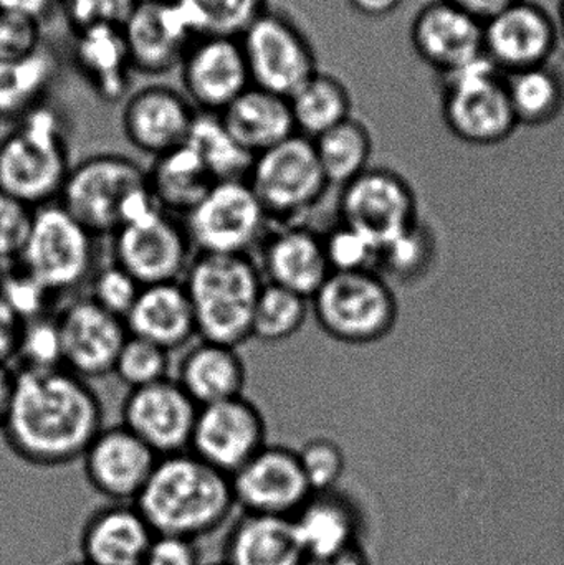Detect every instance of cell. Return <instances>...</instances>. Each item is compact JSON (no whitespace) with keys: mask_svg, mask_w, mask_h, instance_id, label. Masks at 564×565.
<instances>
[{"mask_svg":"<svg viewBox=\"0 0 564 565\" xmlns=\"http://www.w3.org/2000/svg\"><path fill=\"white\" fill-rule=\"evenodd\" d=\"M103 425L102 398L89 381L65 367L17 371L2 434L25 463L58 468L82 460Z\"/></svg>","mask_w":564,"mask_h":565,"instance_id":"6da1fadb","label":"cell"},{"mask_svg":"<svg viewBox=\"0 0 564 565\" xmlns=\"http://www.w3.org/2000/svg\"><path fill=\"white\" fill-rule=\"evenodd\" d=\"M135 504L156 534L192 541L224 526L237 508L231 477L192 451L159 458Z\"/></svg>","mask_w":564,"mask_h":565,"instance_id":"7a4b0ae2","label":"cell"},{"mask_svg":"<svg viewBox=\"0 0 564 565\" xmlns=\"http://www.w3.org/2000/svg\"><path fill=\"white\" fill-rule=\"evenodd\" d=\"M204 341L241 348L252 339V321L265 280L251 255L195 254L182 280Z\"/></svg>","mask_w":564,"mask_h":565,"instance_id":"3957f363","label":"cell"},{"mask_svg":"<svg viewBox=\"0 0 564 565\" xmlns=\"http://www.w3.org/2000/svg\"><path fill=\"white\" fill-rule=\"evenodd\" d=\"M60 205L95 237L158 211L148 172L121 154H95L70 169Z\"/></svg>","mask_w":564,"mask_h":565,"instance_id":"277c9868","label":"cell"},{"mask_svg":"<svg viewBox=\"0 0 564 565\" xmlns=\"http://www.w3.org/2000/svg\"><path fill=\"white\" fill-rule=\"evenodd\" d=\"M72 166L68 126L45 103L0 139V191L30 207L58 201Z\"/></svg>","mask_w":564,"mask_h":565,"instance_id":"5b68a950","label":"cell"},{"mask_svg":"<svg viewBox=\"0 0 564 565\" xmlns=\"http://www.w3.org/2000/svg\"><path fill=\"white\" fill-rule=\"evenodd\" d=\"M443 116L456 138L476 146L506 141L515 131V113L506 75L486 55L439 76Z\"/></svg>","mask_w":564,"mask_h":565,"instance_id":"8992f818","label":"cell"},{"mask_svg":"<svg viewBox=\"0 0 564 565\" xmlns=\"http://www.w3.org/2000/svg\"><path fill=\"white\" fill-rule=\"evenodd\" d=\"M318 326L347 344H370L396 322L393 289L377 271H333L310 299Z\"/></svg>","mask_w":564,"mask_h":565,"instance_id":"52a82bcc","label":"cell"},{"mask_svg":"<svg viewBox=\"0 0 564 565\" xmlns=\"http://www.w3.org/2000/svg\"><path fill=\"white\" fill-rule=\"evenodd\" d=\"M247 182L268 221L277 225L295 224V218L313 209L330 188L313 141L298 132L255 156Z\"/></svg>","mask_w":564,"mask_h":565,"instance_id":"ba28073f","label":"cell"},{"mask_svg":"<svg viewBox=\"0 0 564 565\" xmlns=\"http://www.w3.org/2000/svg\"><path fill=\"white\" fill-rule=\"evenodd\" d=\"M95 238L58 202H52L35 209L17 264L53 295L70 291L92 277Z\"/></svg>","mask_w":564,"mask_h":565,"instance_id":"9c48e42d","label":"cell"},{"mask_svg":"<svg viewBox=\"0 0 564 565\" xmlns=\"http://www.w3.org/2000/svg\"><path fill=\"white\" fill-rule=\"evenodd\" d=\"M184 218L198 254L248 255L270 227L267 212L247 181L215 182Z\"/></svg>","mask_w":564,"mask_h":565,"instance_id":"30bf717a","label":"cell"},{"mask_svg":"<svg viewBox=\"0 0 564 565\" xmlns=\"http://www.w3.org/2000/svg\"><path fill=\"white\" fill-rule=\"evenodd\" d=\"M238 42L257 88L290 98L318 73L310 40L281 13L265 10Z\"/></svg>","mask_w":564,"mask_h":565,"instance_id":"8fae6325","label":"cell"},{"mask_svg":"<svg viewBox=\"0 0 564 565\" xmlns=\"http://www.w3.org/2000/svg\"><path fill=\"white\" fill-rule=\"evenodd\" d=\"M111 237L115 264L141 286L181 281L194 257L184 224L161 209L128 222Z\"/></svg>","mask_w":564,"mask_h":565,"instance_id":"7c38bea8","label":"cell"},{"mask_svg":"<svg viewBox=\"0 0 564 565\" xmlns=\"http://www.w3.org/2000/svg\"><path fill=\"white\" fill-rule=\"evenodd\" d=\"M267 445L264 412L241 395L199 407L189 451L232 477Z\"/></svg>","mask_w":564,"mask_h":565,"instance_id":"4fadbf2b","label":"cell"},{"mask_svg":"<svg viewBox=\"0 0 564 565\" xmlns=\"http://www.w3.org/2000/svg\"><path fill=\"white\" fill-rule=\"evenodd\" d=\"M340 212L341 224L360 232L377 248L417 224L413 189L390 169L368 168L344 185Z\"/></svg>","mask_w":564,"mask_h":565,"instance_id":"5bb4252c","label":"cell"},{"mask_svg":"<svg viewBox=\"0 0 564 565\" xmlns=\"http://www.w3.org/2000/svg\"><path fill=\"white\" fill-rule=\"evenodd\" d=\"M235 507L247 514L294 518L313 494L297 450L267 445L231 477Z\"/></svg>","mask_w":564,"mask_h":565,"instance_id":"9a60e30c","label":"cell"},{"mask_svg":"<svg viewBox=\"0 0 564 565\" xmlns=\"http://www.w3.org/2000/svg\"><path fill=\"white\" fill-rule=\"evenodd\" d=\"M55 318L66 371L85 381L113 374L116 358L129 335L125 319L106 311L88 296L73 299Z\"/></svg>","mask_w":564,"mask_h":565,"instance_id":"2e32d148","label":"cell"},{"mask_svg":"<svg viewBox=\"0 0 564 565\" xmlns=\"http://www.w3.org/2000/svg\"><path fill=\"white\" fill-rule=\"evenodd\" d=\"M199 405L174 379L131 388L123 398L121 425L158 457L189 451Z\"/></svg>","mask_w":564,"mask_h":565,"instance_id":"e0dca14e","label":"cell"},{"mask_svg":"<svg viewBox=\"0 0 564 565\" xmlns=\"http://www.w3.org/2000/svg\"><path fill=\"white\" fill-rule=\"evenodd\" d=\"M558 45L556 20L530 0H519L483 23V53L503 75L549 65Z\"/></svg>","mask_w":564,"mask_h":565,"instance_id":"ac0fdd59","label":"cell"},{"mask_svg":"<svg viewBox=\"0 0 564 565\" xmlns=\"http://www.w3.org/2000/svg\"><path fill=\"white\" fill-rule=\"evenodd\" d=\"M161 457L125 425L103 427L82 457L86 481L109 503H135Z\"/></svg>","mask_w":564,"mask_h":565,"instance_id":"d6986e66","label":"cell"},{"mask_svg":"<svg viewBox=\"0 0 564 565\" xmlns=\"http://www.w3.org/2000/svg\"><path fill=\"white\" fill-rule=\"evenodd\" d=\"M179 68L185 98L202 113L221 115L252 86L238 39H195Z\"/></svg>","mask_w":564,"mask_h":565,"instance_id":"ffe728a7","label":"cell"},{"mask_svg":"<svg viewBox=\"0 0 564 565\" xmlns=\"http://www.w3.org/2000/svg\"><path fill=\"white\" fill-rule=\"evenodd\" d=\"M121 32L135 72L152 76L179 68L195 40L174 0H139Z\"/></svg>","mask_w":564,"mask_h":565,"instance_id":"44dd1931","label":"cell"},{"mask_svg":"<svg viewBox=\"0 0 564 565\" xmlns=\"http://www.w3.org/2000/svg\"><path fill=\"white\" fill-rule=\"evenodd\" d=\"M411 43L416 55L437 76L486 55L483 23L449 0L426 3L414 17Z\"/></svg>","mask_w":564,"mask_h":565,"instance_id":"7402d4cb","label":"cell"},{"mask_svg":"<svg viewBox=\"0 0 564 565\" xmlns=\"http://www.w3.org/2000/svg\"><path fill=\"white\" fill-rule=\"evenodd\" d=\"M195 115L185 95L168 86H146L128 96L121 128L132 148L159 158L185 145Z\"/></svg>","mask_w":564,"mask_h":565,"instance_id":"603a6c76","label":"cell"},{"mask_svg":"<svg viewBox=\"0 0 564 565\" xmlns=\"http://www.w3.org/2000/svg\"><path fill=\"white\" fill-rule=\"evenodd\" d=\"M264 280L311 299L333 271L323 235L298 224L277 225L260 245Z\"/></svg>","mask_w":564,"mask_h":565,"instance_id":"cb8c5ba5","label":"cell"},{"mask_svg":"<svg viewBox=\"0 0 564 565\" xmlns=\"http://www.w3.org/2000/svg\"><path fill=\"white\" fill-rule=\"evenodd\" d=\"M156 533L135 503H109L86 520L79 536L86 565H145Z\"/></svg>","mask_w":564,"mask_h":565,"instance_id":"d4e9b609","label":"cell"},{"mask_svg":"<svg viewBox=\"0 0 564 565\" xmlns=\"http://www.w3.org/2000/svg\"><path fill=\"white\" fill-rule=\"evenodd\" d=\"M125 324L129 334L169 352L179 351L198 338L194 309L182 281L142 286Z\"/></svg>","mask_w":564,"mask_h":565,"instance_id":"484cf974","label":"cell"},{"mask_svg":"<svg viewBox=\"0 0 564 565\" xmlns=\"http://www.w3.org/2000/svg\"><path fill=\"white\" fill-rule=\"evenodd\" d=\"M174 381L204 407L245 395L247 364L238 348L199 339L181 355Z\"/></svg>","mask_w":564,"mask_h":565,"instance_id":"4316f807","label":"cell"},{"mask_svg":"<svg viewBox=\"0 0 564 565\" xmlns=\"http://www.w3.org/2000/svg\"><path fill=\"white\" fill-rule=\"evenodd\" d=\"M291 523L307 559L333 556L360 546V513L353 501L340 491L311 494Z\"/></svg>","mask_w":564,"mask_h":565,"instance_id":"83f0119b","label":"cell"},{"mask_svg":"<svg viewBox=\"0 0 564 565\" xmlns=\"http://www.w3.org/2000/svg\"><path fill=\"white\" fill-rule=\"evenodd\" d=\"M73 63L86 85L103 102L126 98L135 68L121 29L95 26L73 32Z\"/></svg>","mask_w":564,"mask_h":565,"instance_id":"f1b7e54d","label":"cell"},{"mask_svg":"<svg viewBox=\"0 0 564 565\" xmlns=\"http://www.w3.org/2000/svg\"><path fill=\"white\" fill-rule=\"evenodd\" d=\"M219 116L235 141L254 158L297 135L288 98L257 86L242 93Z\"/></svg>","mask_w":564,"mask_h":565,"instance_id":"f546056e","label":"cell"},{"mask_svg":"<svg viewBox=\"0 0 564 565\" xmlns=\"http://www.w3.org/2000/svg\"><path fill=\"white\" fill-rule=\"evenodd\" d=\"M307 561L290 518L242 514L224 544L227 565H304Z\"/></svg>","mask_w":564,"mask_h":565,"instance_id":"4dcf8cb0","label":"cell"},{"mask_svg":"<svg viewBox=\"0 0 564 565\" xmlns=\"http://www.w3.org/2000/svg\"><path fill=\"white\" fill-rule=\"evenodd\" d=\"M148 172L149 191L161 211L188 215L215 184L201 159L188 145L155 158Z\"/></svg>","mask_w":564,"mask_h":565,"instance_id":"1f68e13d","label":"cell"},{"mask_svg":"<svg viewBox=\"0 0 564 565\" xmlns=\"http://www.w3.org/2000/svg\"><path fill=\"white\" fill-rule=\"evenodd\" d=\"M56 76V58L46 46L19 60H0V122L15 125L45 103Z\"/></svg>","mask_w":564,"mask_h":565,"instance_id":"d6a6232c","label":"cell"},{"mask_svg":"<svg viewBox=\"0 0 564 565\" xmlns=\"http://www.w3.org/2000/svg\"><path fill=\"white\" fill-rule=\"evenodd\" d=\"M298 135L315 139L351 118V96L337 76L315 73L288 98Z\"/></svg>","mask_w":564,"mask_h":565,"instance_id":"836d02e7","label":"cell"},{"mask_svg":"<svg viewBox=\"0 0 564 565\" xmlns=\"http://www.w3.org/2000/svg\"><path fill=\"white\" fill-rule=\"evenodd\" d=\"M185 145L215 182L247 181L254 156L235 141L221 116L198 111Z\"/></svg>","mask_w":564,"mask_h":565,"instance_id":"e575fe53","label":"cell"},{"mask_svg":"<svg viewBox=\"0 0 564 565\" xmlns=\"http://www.w3.org/2000/svg\"><path fill=\"white\" fill-rule=\"evenodd\" d=\"M506 83L519 125L545 126L562 115L564 78L550 63L506 75Z\"/></svg>","mask_w":564,"mask_h":565,"instance_id":"d590c367","label":"cell"},{"mask_svg":"<svg viewBox=\"0 0 564 565\" xmlns=\"http://www.w3.org/2000/svg\"><path fill=\"white\" fill-rule=\"evenodd\" d=\"M311 141L330 185L344 188L370 168L373 139L353 116Z\"/></svg>","mask_w":564,"mask_h":565,"instance_id":"8d00e7d4","label":"cell"},{"mask_svg":"<svg viewBox=\"0 0 564 565\" xmlns=\"http://www.w3.org/2000/svg\"><path fill=\"white\" fill-rule=\"evenodd\" d=\"M174 3L194 39H241L267 10V0H174Z\"/></svg>","mask_w":564,"mask_h":565,"instance_id":"74e56055","label":"cell"},{"mask_svg":"<svg viewBox=\"0 0 564 565\" xmlns=\"http://www.w3.org/2000/svg\"><path fill=\"white\" fill-rule=\"evenodd\" d=\"M310 312V299L265 281L252 321V339L268 344L288 341L304 329Z\"/></svg>","mask_w":564,"mask_h":565,"instance_id":"f35d334b","label":"cell"},{"mask_svg":"<svg viewBox=\"0 0 564 565\" xmlns=\"http://www.w3.org/2000/svg\"><path fill=\"white\" fill-rule=\"evenodd\" d=\"M433 235L417 222L409 231L380 248L377 274L386 271L397 281L419 278L433 262Z\"/></svg>","mask_w":564,"mask_h":565,"instance_id":"ab89813d","label":"cell"},{"mask_svg":"<svg viewBox=\"0 0 564 565\" xmlns=\"http://www.w3.org/2000/svg\"><path fill=\"white\" fill-rule=\"evenodd\" d=\"M169 371L171 352L129 334L116 358L113 375L131 391L169 379Z\"/></svg>","mask_w":564,"mask_h":565,"instance_id":"60d3db41","label":"cell"},{"mask_svg":"<svg viewBox=\"0 0 564 565\" xmlns=\"http://www.w3.org/2000/svg\"><path fill=\"white\" fill-rule=\"evenodd\" d=\"M17 371H49L63 367L58 324L55 316L23 322L15 355Z\"/></svg>","mask_w":564,"mask_h":565,"instance_id":"b9f144b4","label":"cell"},{"mask_svg":"<svg viewBox=\"0 0 564 565\" xmlns=\"http://www.w3.org/2000/svg\"><path fill=\"white\" fill-rule=\"evenodd\" d=\"M53 296L55 295L32 275L26 274L19 264L0 268V298L20 321H32L46 316Z\"/></svg>","mask_w":564,"mask_h":565,"instance_id":"7bdbcfd3","label":"cell"},{"mask_svg":"<svg viewBox=\"0 0 564 565\" xmlns=\"http://www.w3.org/2000/svg\"><path fill=\"white\" fill-rule=\"evenodd\" d=\"M301 470L313 493L337 490L347 467L343 448L327 437H315L298 448Z\"/></svg>","mask_w":564,"mask_h":565,"instance_id":"ee69618b","label":"cell"},{"mask_svg":"<svg viewBox=\"0 0 564 565\" xmlns=\"http://www.w3.org/2000/svg\"><path fill=\"white\" fill-rule=\"evenodd\" d=\"M323 244L331 271H377L380 248L348 225L323 235Z\"/></svg>","mask_w":564,"mask_h":565,"instance_id":"f6af8a7d","label":"cell"},{"mask_svg":"<svg viewBox=\"0 0 564 565\" xmlns=\"http://www.w3.org/2000/svg\"><path fill=\"white\" fill-rule=\"evenodd\" d=\"M141 288L125 268L113 262L93 274L88 298L111 315L125 319Z\"/></svg>","mask_w":564,"mask_h":565,"instance_id":"bcb514c9","label":"cell"},{"mask_svg":"<svg viewBox=\"0 0 564 565\" xmlns=\"http://www.w3.org/2000/svg\"><path fill=\"white\" fill-rule=\"evenodd\" d=\"M138 3L139 0H60L73 32L95 26L121 29Z\"/></svg>","mask_w":564,"mask_h":565,"instance_id":"7dc6e473","label":"cell"},{"mask_svg":"<svg viewBox=\"0 0 564 565\" xmlns=\"http://www.w3.org/2000/svg\"><path fill=\"white\" fill-rule=\"evenodd\" d=\"M33 214L35 209L0 191V267L19 262L32 228Z\"/></svg>","mask_w":564,"mask_h":565,"instance_id":"c3c4849f","label":"cell"},{"mask_svg":"<svg viewBox=\"0 0 564 565\" xmlns=\"http://www.w3.org/2000/svg\"><path fill=\"white\" fill-rule=\"evenodd\" d=\"M42 46V23L0 10V60L25 58Z\"/></svg>","mask_w":564,"mask_h":565,"instance_id":"681fc988","label":"cell"},{"mask_svg":"<svg viewBox=\"0 0 564 565\" xmlns=\"http://www.w3.org/2000/svg\"><path fill=\"white\" fill-rule=\"evenodd\" d=\"M145 565H201V554L195 541L156 534Z\"/></svg>","mask_w":564,"mask_h":565,"instance_id":"f907efd6","label":"cell"},{"mask_svg":"<svg viewBox=\"0 0 564 565\" xmlns=\"http://www.w3.org/2000/svg\"><path fill=\"white\" fill-rule=\"evenodd\" d=\"M22 326L23 322L0 298V364L12 365L15 361Z\"/></svg>","mask_w":564,"mask_h":565,"instance_id":"816d5d0a","label":"cell"},{"mask_svg":"<svg viewBox=\"0 0 564 565\" xmlns=\"http://www.w3.org/2000/svg\"><path fill=\"white\" fill-rule=\"evenodd\" d=\"M60 7V0H0V10L43 23Z\"/></svg>","mask_w":564,"mask_h":565,"instance_id":"f5cc1de1","label":"cell"},{"mask_svg":"<svg viewBox=\"0 0 564 565\" xmlns=\"http://www.w3.org/2000/svg\"><path fill=\"white\" fill-rule=\"evenodd\" d=\"M449 2L472 15L479 22L486 23L487 20L492 19L497 13L502 12L507 7L519 2V0H449Z\"/></svg>","mask_w":564,"mask_h":565,"instance_id":"db71d44e","label":"cell"},{"mask_svg":"<svg viewBox=\"0 0 564 565\" xmlns=\"http://www.w3.org/2000/svg\"><path fill=\"white\" fill-rule=\"evenodd\" d=\"M351 9L368 19H383L400 9L403 0H348Z\"/></svg>","mask_w":564,"mask_h":565,"instance_id":"11a10c76","label":"cell"},{"mask_svg":"<svg viewBox=\"0 0 564 565\" xmlns=\"http://www.w3.org/2000/svg\"><path fill=\"white\" fill-rule=\"evenodd\" d=\"M304 565H371L370 557L360 546L327 557H311Z\"/></svg>","mask_w":564,"mask_h":565,"instance_id":"9f6ffc18","label":"cell"},{"mask_svg":"<svg viewBox=\"0 0 564 565\" xmlns=\"http://www.w3.org/2000/svg\"><path fill=\"white\" fill-rule=\"evenodd\" d=\"M15 388V369L12 365L0 364V430L6 424L10 404Z\"/></svg>","mask_w":564,"mask_h":565,"instance_id":"6f0895ef","label":"cell"},{"mask_svg":"<svg viewBox=\"0 0 564 565\" xmlns=\"http://www.w3.org/2000/svg\"><path fill=\"white\" fill-rule=\"evenodd\" d=\"M556 25H558L560 32V42H564V0H560L558 6V20H556Z\"/></svg>","mask_w":564,"mask_h":565,"instance_id":"680465c9","label":"cell"},{"mask_svg":"<svg viewBox=\"0 0 564 565\" xmlns=\"http://www.w3.org/2000/svg\"><path fill=\"white\" fill-rule=\"evenodd\" d=\"M211 565H227V564H224V563H215V564H211Z\"/></svg>","mask_w":564,"mask_h":565,"instance_id":"91938a15","label":"cell"},{"mask_svg":"<svg viewBox=\"0 0 564 565\" xmlns=\"http://www.w3.org/2000/svg\"><path fill=\"white\" fill-rule=\"evenodd\" d=\"M70 565H86L85 563L70 564Z\"/></svg>","mask_w":564,"mask_h":565,"instance_id":"94428289","label":"cell"},{"mask_svg":"<svg viewBox=\"0 0 564 565\" xmlns=\"http://www.w3.org/2000/svg\"><path fill=\"white\" fill-rule=\"evenodd\" d=\"M0 268H2V267H0Z\"/></svg>","mask_w":564,"mask_h":565,"instance_id":"6125c7cd","label":"cell"}]
</instances>
